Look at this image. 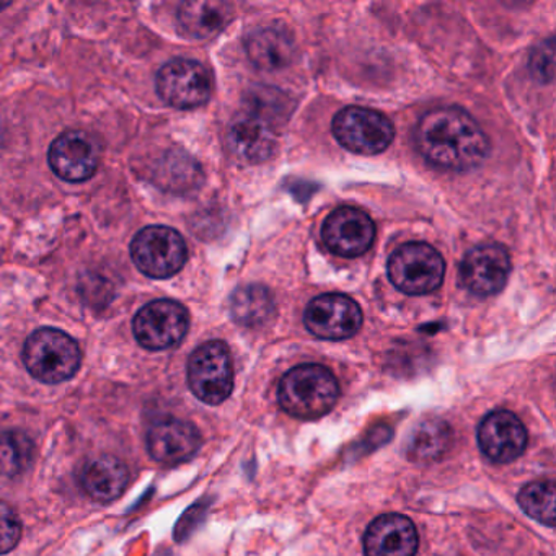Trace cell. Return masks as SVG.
Segmentation results:
<instances>
[{
	"label": "cell",
	"instance_id": "cell-17",
	"mask_svg": "<svg viewBox=\"0 0 556 556\" xmlns=\"http://www.w3.org/2000/svg\"><path fill=\"white\" fill-rule=\"evenodd\" d=\"M230 152L243 164H262L276 149V131L265 119L245 112L236 116L227 132Z\"/></svg>",
	"mask_w": 556,
	"mask_h": 556
},
{
	"label": "cell",
	"instance_id": "cell-10",
	"mask_svg": "<svg viewBox=\"0 0 556 556\" xmlns=\"http://www.w3.org/2000/svg\"><path fill=\"white\" fill-rule=\"evenodd\" d=\"M304 321L307 330L321 340H348L361 330L363 312L348 295L325 294L307 305Z\"/></svg>",
	"mask_w": 556,
	"mask_h": 556
},
{
	"label": "cell",
	"instance_id": "cell-2",
	"mask_svg": "<svg viewBox=\"0 0 556 556\" xmlns=\"http://www.w3.org/2000/svg\"><path fill=\"white\" fill-rule=\"evenodd\" d=\"M340 386L328 367L302 364L289 370L279 383V405L292 418L312 419L328 415L337 405Z\"/></svg>",
	"mask_w": 556,
	"mask_h": 556
},
{
	"label": "cell",
	"instance_id": "cell-14",
	"mask_svg": "<svg viewBox=\"0 0 556 556\" xmlns=\"http://www.w3.org/2000/svg\"><path fill=\"white\" fill-rule=\"evenodd\" d=\"M478 445L490 460L510 464L526 451V426L514 413L497 409L484 416L478 426Z\"/></svg>",
	"mask_w": 556,
	"mask_h": 556
},
{
	"label": "cell",
	"instance_id": "cell-13",
	"mask_svg": "<svg viewBox=\"0 0 556 556\" xmlns=\"http://www.w3.org/2000/svg\"><path fill=\"white\" fill-rule=\"evenodd\" d=\"M510 273V258L506 249L496 243L475 247L460 265V281L471 294L488 298L506 286Z\"/></svg>",
	"mask_w": 556,
	"mask_h": 556
},
{
	"label": "cell",
	"instance_id": "cell-28",
	"mask_svg": "<svg viewBox=\"0 0 556 556\" xmlns=\"http://www.w3.org/2000/svg\"><path fill=\"white\" fill-rule=\"evenodd\" d=\"M9 5L11 4H0V11H2V9L9 8Z\"/></svg>",
	"mask_w": 556,
	"mask_h": 556
},
{
	"label": "cell",
	"instance_id": "cell-22",
	"mask_svg": "<svg viewBox=\"0 0 556 556\" xmlns=\"http://www.w3.org/2000/svg\"><path fill=\"white\" fill-rule=\"evenodd\" d=\"M451 428L439 418H428L416 426L406 445V455L416 464H431L447 452Z\"/></svg>",
	"mask_w": 556,
	"mask_h": 556
},
{
	"label": "cell",
	"instance_id": "cell-24",
	"mask_svg": "<svg viewBox=\"0 0 556 556\" xmlns=\"http://www.w3.org/2000/svg\"><path fill=\"white\" fill-rule=\"evenodd\" d=\"M519 506L532 519L539 520L543 526L555 527V483L553 481H535L520 490Z\"/></svg>",
	"mask_w": 556,
	"mask_h": 556
},
{
	"label": "cell",
	"instance_id": "cell-27",
	"mask_svg": "<svg viewBox=\"0 0 556 556\" xmlns=\"http://www.w3.org/2000/svg\"><path fill=\"white\" fill-rule=\"evenodd\" d=\"M22 522L15 510L0 501V555L12 552L21 542Z\"/></svg>",
	"mask_w": 556,
	"mask_h": 556
},
{
	"label": "cell",
	"instance_id": "cell-25",
	"mask_svg": "<svg viewBox=\"0 0 556 556\" xmlns=\"http://www.w3.org/2000/svg\"><path fill=\"white\" fill-rule=\"evenodd\" d=\"M164 181L174 191H190L200 187L203 180L200 165L190 155L178 154L165 159V167L162 170Z\"/></svg>",
	"mask_w": 556,
	"mask_h": 556
},
{
	"label": "cell",
	"instance_id": "cell-6",
	"mask_svg": "<svg viewBox=\"0 0 556 556\" xmlns=\"http://www.w3.org/2000/svg\"><path fill=\"white\" fill-rule=\"evenodd\" d=\"M131 258L149 278H172L187 263V243L172 227L149 226L132 239Z\"/></svg>",
	"mask_w": 556,
	"mask_h": 556
},
{
	"label": "cell",
	"instance_id": "cell-23",
	"mask_svg": "<svg viewBox=\"0 0 556 556\" xmlns=\"http://www.w3.org/2000/svg\"><path fill=\"white\" fill-rule=\"evenodd\" d=\"M34 441L22 431L0 434V475L14 478L24 473L34 460Z\"/></svg>",
	"mask_w": 556,
	"mask_h": 556
},
{
	"label": "cell",
	"instance_id": "cell-8",
	"mask_svg": "<svg viewBox=\"0 0 556 556\" xmlns=\"http://www.w3.org/2000/svg\"><path fill=\"white\" fill-rule=\"evenodd\" d=\"M190 327L187 308L175 301H154L144 305L132 320L136 340L146 350L164 351L177 346Z\"/></svg>",
	"mask_w": 556,
	"mask_h": 556
},
{
	"label": "cell",
	"instance_id": "cell-21",
	"mask_svg": "<svg viewBox=\"0 0 556 556\" xmlns=\"http://www.w3.org/2000/svg\"><path fill=\"white\" fill-rule=\"evenodd\" d=\"M230 314L242 327H263L275 315V298L265 286H243L230 298Z\"/></svg>",
	"mask_w": 556,
	"mask_h": 556
},
{
	"label": "cell",
	"instance_id": "cell-5",
	"mask_svg": "<svg viewBox=\"0 0 556 556\" xmlns=\"http://www.w3.org/2000/svg\"><path fill=\"white\" fill-rule=\"evenodd\" d=\"M188 386L206 405H220L233 390V366L223 341L201 344L188 361Z\"/></svg>",
	"mask_w": 556,
	"mask_h": 556
},
{
	"label": "cell",
	"instance_id": "cell-7",
	"mask_svg": "<svg viewBox=\"0 0 556 556\" xmlns=\"http://www.w3.org/2000/svg\"><path fill=\"white\" fill-rule=\"evenodd\" d=\"M333 135L348 151L376 155L386 151L395 138L392 122L376 110L348 106L333 119Z\"/></svg>",
	"mask_w": 556,
	"mask_h": 556
},
{
	"label": "cell",
	"instance_id": "cell-16",
	"mask_svg": "<svg viewBox=\"0 0 556 556\" xmlns=\"http://www.w3.org/2000/svg\"><path fill=\"white\" fill-rule=\"evenodd\" d=\"M418 543L415 523L402 514L377 517L364 533L366 556H415Z\"/></svg>",
	"mask_w": 556,
	"mask_h": 556
},
{
	"label": "cell",
	"instance_id": "cell-9",
	"mask_svg": "<svg viewBox=\"0 0 556 556\" xmlns=\"http://www.w3.org/2000/svg\"><path fill=\"white\" fill-rule=\"evenodd\" d=\"M157 92L175 109H198L211 99L213 79L210 71L198 61L174 60L159 71Z\"/></svg>",
	"mask_w": 556,
	"mask_h": 556
},
{
	"label": "cell",
	"instance_id": "cell-3",
	"mask_svg": "<svg viewBox=\"0 0 556 556\" xmlns=\"http://www.w3.org/2000/svg\"><path fill=\"white\" fill-rule=\"evenodd\" d=\"M24 363L40 382L61 383L76 376L83 353L77 341L64 331L40 328L25 343Z\"/></svg>",
	"mask_w": 556,
	"mask_h": 556
},
{
	"label": "cell",
	"instance_id": "cell-11",
	"mask_svg": "<svg viewBox=\"0 0 556 556\" xmlns=\"http://www.w3.org/2000/svg\"><path fill=\"white\" fill-rule=\"evenodd\" d=\"M50 167L61 180L83 184L96 175L100 148L86 131H66L51 144Z\"/></svg>",
	"mask_w": 556,
	"mask_h": 556
},
{
	"label": "cell",
	"instance_id": "cell-19",
	"mask_svg": "<svg viewBox=\"0 0 556 556\" xmlns=\"http://www.w3.org/2000/svg\"><path fill=\"white\" fill-rule=\"evenodd\" d=\"M232 18V9L216 0H193L178 9V22L187 37L194 40H211L217 37Z\"/></svg>",
	"mask_w": 556,
	"mask_h": 556
},
{
	"label": "cell",
	"instance_id": "cell-1",
	"mask_svg": "<svg viewBox=\"0 0 556 556\" xmlns=\"http://www.w3.org/2000/svg\"><path fill=\"white\" fill-rule=\"evenodd\" d=\"M419 154L442 170L465 172L486 159L490 142L473 118L457 106H442L422 116L415 132Z\"/></svg>",
	"mask_w": 556,
	"mask_h": 556
},
{
	"label": "cell",
	"instance_id": "cell-4",
	"mask_svg": "<svg viewBox=\"0 0 556 556\" xmlns=\"http://www.w3.org/2000/svg\"><path fill=\"white\" fill-rule=\"evenodd\" d=\"M445 263L441 253L428 243H405L389 260L392 285L408 295H425L444 281Z\"/></svg>",
	"mask_w": 556,
	"mask_h": 556
},
{
	"label": "cell",
	"instance_id": "cell-12",
	"mask_svg": "<svg viewBox=\"0 0 556 556\" xmlns=\"http://www.w3.org/2000/svg\"><path fill=\"white\" fill-rule=\"evenodd\" d=\"M376 237L372 219L356 207H341L325 220L321 240L334 255L356 258L364 255Z\"/></svg>",
	"mask_w": 556,
	"mask_h": 556
},
{
	"label": "cell",
	"instance_id": "cell-26",
	"mask_svg": "<svg viewBox=\"0 0 556 556\" xmlns=\"http://www.w3.org/2000/svg\"><path fill=\"white\" fill-rule=\"evenodd\" d=\"M530 73L539 83L549 84L555 77V41H543L533 48L529 60Z\"/></svg>",
	"mask_w": 556,
	"mask_h": 556
},
{
	"label": "cell",
	"instance_id": "cell-18",
	"mask_svg": "<svg viewBox=\"0 0 556 556\" xmlns=\"http://www.w3.org/2000/svg\"><path fill=\"white\" fill-rule=\"evenodd\" d=\"M80 483L84 491L97 503H112L128 486L129 470L119 458L103 455L84 468Z\"/></svg>",
	"mask_w": 556,
	"mask_h": 556
},
{
	"label": "cell",
	"instance_id": "cell-29",
	"mask_svg": "<svg viewBox=\"0 0 556 556\" xmlns=\"http://www.w3.org/2000/svg\"><path fill=\"white\" fill-rule=\"evenodd\" d=\"M0 146H2V129H0Z\"/></svg>",
	"mask_w": 556,
	"mask_h": 556
},
{
	"label": "cell",
	"instance_id": "cell-20",
	"mask_svg": "<svg viewBox=\"0 0 556 556\" xmlns=\"http://www.w3.org/2000/svg\"><path fill=\"white\" fill-rule=\"evenodd\" d=\"M247 53L258 70L278 71L294 60V41L285 27H263L247 40Z\"/></svg>",
	"mask_w": 556,
	"mask_h": 556
},
{
	"label": "cell",
	"instance_id": "cell-15",
	"mask_svg": "<svg viewBox=\"0 0 556 556\" xmlns=\"http://www.w3.org/2000/svg\"><path fill=\"white\" fill-rule=\"evenodd\" d=\"M203 439L197 426L177 418L162 419L148 432L149 454L161 464H181L198 454Z\"/></svg>",
	"mask_w": 556,
	"mask_h": 556
}]
</instances>
